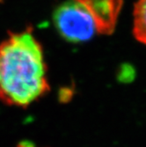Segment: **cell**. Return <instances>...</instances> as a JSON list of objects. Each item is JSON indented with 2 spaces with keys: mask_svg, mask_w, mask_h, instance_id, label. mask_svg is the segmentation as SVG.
<instances>
[{
  "mask_svg": "<svg viewBox=\"0 0 146 147\" xmlns=\"http://www.w3.org/2000/svg\"><path fill=\"white\" fill-rule=\"evenodd\" d=\"M49 90L43 49L32 29L10 33L0 43V100L26 108Z\"/></svg>",
  "mask_w": 146,
  "mask_h": 147,
  "instance_id": "6da1fadb",
  "label": "cell"
},
{
  "mask_svg": "<svg viewBox=\"0 0 146 147\" xmlns=\"http://www.w3.org/2000/svg\"><path fill=\"white\" fill-rule=\"evenodd\" d=\"M53 21L59 34L73 43L89 41L96 31L90 13L76 0L61 4L53 13Z\"/></svg>",
  "mask_w": 146,
  "mask_h": 147,
  "instance_id": "7a4b0ae2",
  "label": "cell"
},
{
  "mask_svg": "<svg viewBox=\"0 0 146 147\" xmlns=\"http://www.w3.org/2000/svg\"><path fill=\"white\" fill-rule=\"evenodd\" d=\"M90 13L99 34L109 35L115 29L123 0H76Z\"/></svg>",
  "mask_w": 146,
  "mask_h": 147,
  "instance_id": "3957f363",
  "label": "cell"
},
{
  "mask_svg": "<svg viewBox=\"0 0 146 147\" xmlns=\"http://www.w3.org/2000/svg\"><path fill=\"white\" fill-rule=\"evenodd\" d=\"M133 34L138 42L146 44V0H137L134 7Z\"/></svg>",
  "mask_w": 146,
  "mask_h": 147,
  "instance_id": "277c9868",
  "label": "cell"
},
{
  "mask_svg": "<svg viewBox=\"0 0 146 147\" xmlns=\"http://www.w3.org/2000/svg\"><path fill=\"white\" fill-rule=\"evenodd\" d=\"M16 147H37L34 144L29 141H22L17 144Z\"/></svg>",
  "mask_w": 146,
  "mask_h": 147,
  "instance_id": "5b68a950",
  "label": "cell"
},
{
  "mask_svg": "<svg viewBox=\"0 0 146 147\" xmlns=\"http://www.w3.org/2000/svg\"><path fill=\"white\" fill-rule=\"evenodd\" d=\"M2 1H3V0H0V4H1V3H2Z\"/></svg>",
  "mask_w": 146,
  "mask_h": 147,
  "instance_id": "8992f818",
  "label": "cell"
}]
</instances>
